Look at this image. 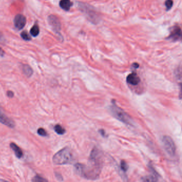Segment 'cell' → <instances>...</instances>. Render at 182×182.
I'll use <instances>...</instances> for the list:
<instances>
[{"label": "cell", "instance_id": "cell-24", "mask_svg": "<svg viewBox=\"0 0 182 182\" xmlns=\"http://www.w3.org/2000/svg\"><path fill=\"white\" fill-rule=\"evenodd\" d=\"M99 131V133H100V134H101L102 136L105 137V135H106L105 131L104 130H100Z\"/></svg>", "mask_w": 182, "mask_h": 182}, {"label": "cell", "instance_id": "cell-19", "mask_svg": "<svg viewBox=\"0 0 182 182\" xmlns=\"http://www.w3.org/2000/svg\"><path fill=\"white\" fill-rule=\"evenodd\" d=\"M173 2L172 0H167L165 2V6L166 7L167 10H169L172 7Z\"/></svg>", "mask_w": 182, "mask_h": 182}, {"label": "cell", "instance_id": "cell-9", "mask_svg": "<svg viewBox=\"0 0 182 182\" xmlns=\"http://www.w3.org/2000/svg\"><path fill=\"white\" fill-rule=\"evenodd\" d=\"M141 81V79L139 77V75L136 74V73H132L128 75L127 77V82L129 85H139Z\"/></svg>", "mask_w": 182, "mask_h": 182}, {"label": "cell", "instance_id": "cell-1", "mask_svg": "<svg viewBox=\"0 0 182 182\" xmlns=\"http://www.w3.org/2000/svg\"><path fill=\"white\" fill-rule=\"evenodd\" d=\"M101 168L90 163L88 164V166L81 164H77L74 166L76 174L88 180H95L98 178L100 175Z\"/></svg>", "mask_w": 182, "mask_h": 182}, {"label": "cell", "instance_id": "cell-18", "mask_svg": "<svg viewBox=\"0 0 182 182\" xmlns=\"http://www.w3.org/2000/svg\"><path fill=\"white\" fill-rule=\"evenodd\" d=\"M32 181L36 182H47L48 181L43 178V177H41L39 175H36L35 177H34L33 179L32 180Z\"/></svg>", "mask_w": 182, "mask_h": 182}, {"label": "cell", "instance_id": "cell-14", "mask_svg": "<svg viewBox=\"0 0 182 182\" xmlns=\"http://www.w3.org/2000/svg\"><path fill=\"white\" fill-rule=\"evenodd\" d=\"M54 129H55V131H56V133L57 134L60 135H64L66 132L65 129L62 126H60V125H57L55 126Z\"/></svg>", "mask_w": 182, "mask_h": 182}, {"label": "cell", "instance_id": "cell-2", "mask_svg": "<svg viewBox=\"0 0 182 182\" xmlns=\"http://www.w3.org/2000/svg\"><path fill=\"white\" fill-rule=\"evenodd\" d=\"M52 160L54 164L57 165L70 164L73 160L72 152L69 148H64L54 155Z\"/></svg>", "mask_w": 182, "mask_h": 182}, {"label": "cell", "instance_id": "cell-6", "mask_svg": "<svg viewBox=\"0 0 182 182\" xmlns=\"http://www.w3.org/2000/svg\"><path fill=\"white\" fill-rule=\"evenodd\" d=\"M0 122L8 126L10 128H14L15 126V123L12 119L8 117L5 114L2 108L0 106Z\"/></svg>", "mask_w": 182, "mask_h": 182}, {"label": "cell", "instance_id": "cell-15", "mask_svg": "<svg viewBox=\"0 0 182 182\" xmlns=\"http://www.w3.org/2000/svg\"><path fill=\"white\" fill-rule=\"evenodd\" d=\"M142 180L144 182H156V181H158V177L154 175H150V176L143 177L142 178Z\"/></svg>", "mask_w": 182, "mask_h": 182}, {"label": "cell", "instance_id": "cell-4", "mask_svg": "<svg viewBox=\"0 0 182 182\" xmlns=\"http://www.w3.org/2000/svg\"><path fill=\"white\" fill-rule=\"evenodd\" d=\"M162 144L167 153L170 156H174L176 153V147L172 139L170 136H164L162 139Z\"/></svg>", "mask_w": 182, "mask_h": 182}, {"label": "cell", "instance_id": "cell-13", "mask_svg": "<svg viewBox=\"0 0 182 182\" xmlns=\"http://www.w3.org/2000/svg\"><path fill=\"white\" fill-rule=\"evenodd\" d=\"M30 33L34 37L38 36L40 33V29L38 25L37 24H34L30 30Z\"/></svg>", "mask_w": 182, "mask_h": 182}, {"label": "cell", "instance_id": "cell-20", "mask_svg": "<svg viewBox=\"0 0 182 182\" xmlns=\"http://www.w3.org/2000/svg\"><path fill=\"white\" fill-rule=\"evenodd\" d=\"M38 133L39 135L42 136H47V133L46 131L44 129L42 128H40L38 130Z\"/></svg>", "mask_w": 182, "mask_h": 182}, {"label": "cell", "instance_id": "cell-5", "mask_svg": "<svg viewBox=\"0 0 182 182\" xmlns=\"http://www.w3.org/2000/svg\"><path fill=\"white\" fill-rule=\"evenodd\" d=\"M48 21L49 25L52 26L55 33L60 37H62L61 34L60 33V31L61 30V24L58 17H57L56 15H52L48 17Z\"/></svg>", "mask_w": 182, "mask_h": 182}, {"label": "cell", "instance_id": "cell-3", "mask_svg": "<svg viewBox=\"0 0 182 182\" xmlns=\"http://www.w3.org/2000/svg\"><path fill=\"white\" fill-rule=\"evenodd\" d=\"M111 112L113 116L120 121L122 122L125 123L127 125H131L133 123V121L128 114L121 109V108L116 106L114 102L110 108Z\"/></svg>", "mask_w": 182, "mask_h": 182}, {"label": "cell", "instance_id": "cell-7", "mask_svg": "<svg viewBox=\"0 0 182 182\" xmlns=\"http://www.w3.org/2000/svg\"><path fill=\"white\" fill-rule=\"evenodd\" d=\"M26 24V17L21 14L15 15L14 19V25L18 30H21L25 27Z\"/></svg>", "mask_w": 182, "mask_h": 182}, {"label": "cell", "instance_id": "cell-10", "mask_svg": "<svg viewBox=\"0 0 182 182\" xmlns=\"http://www.w3.org/2000/svg\"><path fill=\"white\" fill-rule=\"evenodd\" d=\"M10 147L11 149L15 152V156H17L18 158L20 159L22 156H23V152L22 151V150L15 143H11Z\"/></svg>", "mask_w": 182, "mask_h": 182}, {"label": "cell", "instance_id": "cell-17", "mask_svg": "<svg viewBox=\"0 0 182 182\" xmlns=\"http://www.w3.org/2000/svg\"><path fill=\"white\" fill-rule=\"evenodd\" d=\"M128 165L125 161H121V169L124 172H126L128 169Z\"/></svg>", "mask_w": 182, "mask_h": 182}, {"label": "cell", "instance_id": "cell-12", "mask_svg": "<svg viewBox=\"0 0 182 182\" xmlns=\"http://www.w3.org/2000/svg\"><path fill=\"white\" fill-rule=\"evenodd\" d=\"M22 69L24 73L27 77H31L32 74H33V70L32 69L29 65L27 64H24L23 65Z\"/></svg>", "mask_w": 182, "mask_h": 182}, {"label": "cell", "instance_id": "cell-16", "mask_svg": "<svg viewBox=\"0 0 182 182\" xmlns=\"http://www.w3.org/2000/svg\"><path fill=\"white\" fill-rule=\"evenodd\" d=\"M21 36L22 38V39L25 41H30L31 40V36L26 31L22 32L21 33Z\"/></svg>", "mask_w": 182, "mask_h": 182}, {"label": "cell", "instance_id": "cell-21", "mask_svg": "<svg viewBox=\"0 0 182 182\" xmlns=\"http://www.w3.org/2000/svg\"><path fill=\"white\" fill-rule=\"evenodd\" d=\"M5 38H4V37L3 36V34L0 31V42L4 43H5Z\"/></svg>", "mask_w": 182, "mask_h": 182}, {"label": "cell", "instance_id": "cell-25", "mask_svg": "<svg viewBox=\"0 0 182 182\" xmlns=\"http://www.w3.org/2000/svg\"><path fill=\"white\" fill-rule=\"evenodd\" d=\"M133 67L134 69H137V68H139V65L137 63H134L133 64Z\"/></svg>", "mask_w": 182, "mask_h": 182}, {"label": "cell", "instance_id": "cell-8", "mask_svg": "<svg viewBox=\"0 0 182 182\" xmlns=\"http://www.w3.org/2000/svg\"><path fill=\"white\" fill-rule=\"evenodd\" d=\"M181 35H182L181 29L180 27L175 26L170 32L168 39L172 40L173 41H178L181 38Z\"/></svg>", "mask_w": 182, "mask_h": 182}, {"label": "cell", "instance_id": "cell-22", "mask_svg": "<svg viewBox=\"0 0 182 182\" xmlns=\"http://www.w3.org/2000/svg\"><path fill=\"white\" fill-rule=\"evenodd\" d=\"M13 95H14V94L11 91H8V92H7V96H8L9 97H13Z\"/></svg>", "mask_w": 182, "mask_h": 182}, {"label": "cell", "instance_id": "cell-23", "mask_svg": "<svg viewBox=\"0 0 182 182\" xmlns=\"http://www.w3.org/2000/svg\"><path fill=\"white\" fill-rule=\"evenodd\" d=\"M4 55V52L2 48H0V56H3Z\"/></svg>", "mask_w": 182, "mask_h": 182}, {"label": "cell", "instance_id": "cell-11", "mask_svg": "<svg viewBox=\"0 0 182 182\" xmlns=\"http://www.w3.org/2000/svg\"><path fill=\"white\" fill-rule=\"evenodd\" d=\"M72 2L70 0H60L59 2L60 7L65 11H69L72 6Z\"/></svg>", "mask_w": 182, "mask_h": 182}]
</instances>
